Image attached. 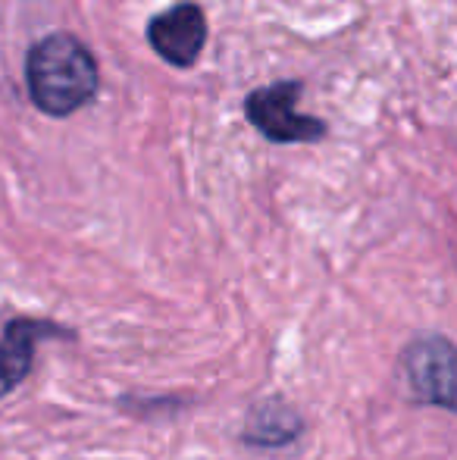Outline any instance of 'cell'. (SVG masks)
Returning a JSON list of instances; mask_svg holds the SVG:
<instances>
[{
	"label": "cell",
	"instance_id": "2",
	"mask_svg": "<svg viewBox=\"0 0 457 460\" xmlns=\"http://www.w3.org/2000/svg\"><path fill=\"white\" fill-rule=\"evenodd\" d=\"M401 379L414 401L457 413V345L445 335H417L401 351Z\"/></svg>",
	"mask_w": 457,
	"mask_h": 460
},
{
	"label": "cell",
	"instance_id": "6",
	"mask_svg": "<svg viewBox=\"0 0 457 460\" xmlns=\"http://www.w3.org/2000/svg\"><path fill=\"white\" fill-rule=\"evenodd\" d=\"M50 332H60V329L35 320H16L6 326L4 341H0V394L13 392L29 376L38 339Z\"/></svg>",
	"mask_w": 457,
	"mask_h": 460
},
{
	"label": "cell",
	"instance_id": "1",
	"mask_svg": "<svg viewBox=\"0 0 457 460\" xmlns=\"http://www.w3.org/2000/svg\"><path fill=\"white\" fill-rule=\"evenodd\" d=\"M29 94L44 113L69 116L98 92V63L73 35H48L31 48L25 63Z\"/></svg>",
	"mask_w": 457,
	"mask_h": 460
},
{
	"label": "cell",
	"instance_id": "4",
	"mask_svg": "<svg viewBox=\"0 0 457 460\" xmlns=\"http://www.w3.org/2000/svg\"><path fill=\"white\" fill-rule=\"evenodd\" d=\"M151 48L172 66H191L207 44V19L198 4H176L147 25Z\"/></svg>",
	"mask_w": 457,
	"mask_h": 460
},
{
	"label": "cell",
	"instance_id": "3",
	"mask_svg": "<svg viewBox=\"0 0 457 460\" xmlns=\"http://www.w3.org/2000/svg\"><path fill=\"white\" fill-rule=\"evenodd\" d=\"M298 82H276V85L257 88L244 103L250 126L263 138L276 145H298V141H317L326 135V126L313 116L298 113Z\"/></svg>",
	"mask_w": 457,
	"mask_h": 460
},
{
	"label": "cell",
	"instance_id": "5",
	"mask_svg": "<svg viewBox=\"0 0 457 460\" xmlns=\"http://www.w3.org/2000/svg\"><path fill=\"white\" fill-rule=\"evenodd\" d=\"M304 432L298 411L279 398L260 401L244 420L242 438L254 448H286Z\"/></svg>",
	"mask_w": 457,
	"mask_h": 460
}]
</instances>
